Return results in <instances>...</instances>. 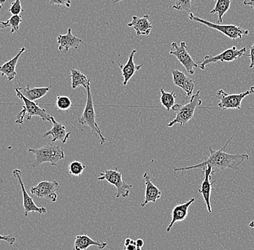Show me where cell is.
Masks as SVG:
<instances>
[{
	"instance_id": "obj_1",
	"label": "cell",
	"mask_w": 254,
	"mask_h": 250,
	"mask_svg": "<svg viewBox=\"0 0 254 250\" xmlns=\"http://www.w3.org/2000/svg\"><path fill=\"white\" fill-rule=\"evenodd\" d=\"M233 137L230 138L225 146L220 150H214L212 147H209V155L204 162L198 165L190 166V167H182V168H174L175 173L177 171H183L184 170L193 169V168H203L206 166H211L212 168V173L214 172L222 171L227 168H232L236 171H241L239 166L245 160H249V156L247 154H230L225 152V148L228 146Z\"/></svg>"
},
{
	"instance_id": "obj_2",
	"label": "cell",
	"mask_w": 254,
	"mask_h": 250,
	"mask_svg": "<svg viewBox=\"0 0 254 250\" xmlns=\"http://www.w3.org/2000/svg\"><path fill=\"white\" fill-rule=\"evenodd\" d=\"M28 151L35 156L34 162L31 165L32 168H36L44 163L57 166L64 159V152L60 145L48 144L40 149H29Z\"/></svg>"
},
{
	"instance_id": "obj_3",
	"label": "cell",
	"mask_w": 254,
	"mask_h": 250,
	"mask_svg": "<svg viewBox=\"0 0 254 250\" xmlns=\"http://www.w3.org/2000/svg\"><path fill=\"white\" fill-rule=\"evenodd\" d=\"M86 90L87 101L83 113L82 115H79L77 113H74V114H76L78 118L79 124L90 127L91 133L98 136L101 141V144L103 145L106 143V139L98 126V122H96V114H95L93 94L91 93L90 85L87 87Z\"/></svg>"
},
{
	"instance_id": "obj_4",
	"label": "cell",
	"mask_w": 254,
	"mask_h": 250,
	"mask_svg": "<svg viewBox=\"0 0 254 250\" xmlns=\"http://www.w3.org/2000/svg\"><path fill=\"white\" fill-rule=\"evenodd\" d=\"M15 90L17 97L23 102V109L17 114L15 123L22 125L24 122V118L26 117L27 122L31 121L33 117H39L43 121L52 122L54 117L48 114L47 111L40 107L39 104L35 101L28 99L21 93L18 87H15Z\"/></svg>"
},
{
	"instance_id": "obj_5",
	"label": "cell",
	"mask_w": 254,
	"mask_h": 250,
	"mask_svg": "<svg viewBox=\"0 0 254 250\" xmlns=\"http://www.w3.org/2000/svg\"><path fill=\"white\" fill-rule=\"evenodd\" d=\"M201 104L202 100L200 98V90H198L194 95H191L190 101L187 104L181 105L176 103L172 108L173 111L176 112V117L174 120L168 124V127H173L176 124H179L180 126L187 125L190 119H193L195 110Z\"/></svg>"
},
{
	"instance_id": "obj_6",
	"label": "cell",
	"mask_w": 254,
	"mask_h": 250,
	"mask_svg": "<svg viewBox=\"0 0 254 250\" xmlns=\"http://www.w3.org/2000/svg\"><path fill=\"white\" fill-rule=\"evenodd\" d=\"M190 20L198 22V23L205 25L209 28L217 30V31L221 32L227 37L230 39H242L243 36L249 35V30H245L241 27L237 26L235 25H220V24H214L204 19L200 18L194 15L193 12H190L189 16Z\"/></svg>"
},
{
	"instance_id": "obj_7",
	"label": "cell",
	"mask_w": 254,
	"mask_h": 250,
	"mask_svg": "<svg viewBox=\"0 0 254 250\" xmlns=\"http://www.w3.org/2000/svg\"><path fill=\"white\" fill-rule=\"evenodd\" d=\"M98 180L103 181L106 180L112 185L115 186L117 189L116 198L119 197H127L130 193V189L133 187L131 184L125 182L122 179V173L119 172L117 168L116 169H107L103 173H100Z\"/></svg>"
},
{
	"instance_id": "obj_8",
	"label": "cell",
	"mask_w": 254,
	"mask_h": 250,
	"mask_svg": "<svg viewBox=\"0 0 254 250\" xmlns=\"http://www.w3.org/2000/svg\"><path fill=\"white\" fill-rule=\"evenodd\" d=\"M246 47H243L242 49H238L236 47H233L227 50L224 51L220 55L216 56L206 55L202 60L200 61L199 68L202 71L205 69L206 65L211 63H215L217 62H233L234 60L241 58L242 56L244 55V53H246Z\"/></svg>"
},
{
	"instance_id": "obj_9",
	"label": "cell",
	"mask_w": 254,
	"mask_h": 250,
	"mask_svg": "<svg viewBox=\"0 0 254 250\" xmlns=\"http://www.w3.org/2000/svg\"><path fill=\"white\" fill-rule=\"evenodd\" d=\"M169 54L171 55L175 56L177 58V60L188 72V73H190V75L194 74V69L198 68V64L193 61V59L187 51L186 42L182 41L180 46L178 45L176 42H173L171 44V49Z\"/></svg>"
},
{
	"instance_id": "obj_10",
	"label": "cell",
	"mask_w": 254,
	"mask_h": 250,
	"mask_svg": "<svg viewBox=\"0 0 254 250\" xmlns=\"http://www.w3.org/2000/svg\"><path fill=\"white\" fill-rule=\"evenodd\" d=\"M252 93L249 90L239 94H229L220 89L217 93V98L220 100L218 106L222 110L241 109L243 100Z\"/></svg>"
},
{
	"instance_id": "obj_11",
	"label": "cell",
	"mask_w": 254,
	"mask_h": 250,
	"mask_svg": "<svg viewBox=\"0 0 254 250\" xmlns=\"http://www.w3.org/2000/svg\"><path fill=\"white\" fill-rule=\"evenodd\" d=\"M60 188V184L56 180L53 181H43L39 182L36 187H32L31 193L39 198H45L55 203L58 198L57 191Z\"/></svg>"
},
{
	"instance_id": "obj_12",
	"label": "cell",
	"mask_w": 254,
	"mask_h": 250,
	"mask_svg": "<svg viewBox=\"0 0 254 250\" xmlns=\"http://www.w3.org/2000/svg\"><path fill=\"white\" fill-rule=\"evenodd\" d=\"M13 176L18 179L19 183H20V188H21L22 194H23V207H24V216L25 217L28 216L29 213L34 212V213H38L39 214H44L47 213V209L44 207H39L36 205L35 202L33 201V199L32 198L31 196L28 195V192L25 189V184H24L23 179V173L21 170L15 169L13 171Z\"/></svg>"
},
{
	"instance_id": "obj_13",
	"label": "cell",
	"mask_w": 254,
	"mask_h": 250,
	"mask_svg": "<svg viewBox=\"0 0 254 250\" xmlns=\"http://www.w3.org/2000/svg\"><path fill=\"white\" fill-rule=\"evenodd\" d=\"M204 173V179H202L201 187L198 189V192L202 195L205 202L206 208L209 213H212V206L210 203L211 192H212V185L215 181H211V174L212 173V168L211 166H206L202 168Z\"/></svg>"
},
{
	"instance_id": "obj_14",
	"label": "cell",
	"mask_w": 254,
	"mask_h": 250,
	"mask_svg": "<svg viewBox=\"0 0 254 250\" xmlns=\"http://www.w3.org/2000/svg\"><path fill=\"white\" fill-rule=\"evenodd\" d=\"M171 73H172L174 85L180 87L184 91L186 92L187 93L186 98L191 97L195 87L193 81L188 76H186L184 72L179 71L178 70H173Z\"/></svg>"
},
{
	"instance_id": "obj_15",
	"label": "cell",
	"mask_w": 254,
	"mask_h": 250,
	"mask_svg": "<svg viewBox=\"0 0 254 250\" xmlns=\"http://www.w3.org/2000/svg\"><path fill=\"white\" fill-rule=\"evenodd\" d=\"M143 179L145 181L146 189L144 201L141 204L142 208H144L148 203H156L157 200H159L162 195L161 191L151 181L150 175L147 172L143 174Z\"/></svg>"
},
{
	"instance_id": "obj_16",
	"label": "cell",
	"mask_w": 254,
	"mask_h": 250,
	"mask_svg": "<svg viewBox=\"0 0 254 250\" xmlns=\"http://www.w3.org/2000/svg\"><path fill=\"white\" fill-rule=\"evenodd\" d=\"M195 200H196V199L193 197V198L190 199L186 203L180 204V205L174 207V209L171 212L172 219H171L169 226L167 228V232H169L171 231V229H172L176 222H182L186 219V218L188 216L189 208L192 205V203H194Z\"/></svg>"
},
{
	"instance_id": "obj_17",
	"label": "cell",
	"mask_w": 254,
	"mask_h": 250,
	"mask_svg": "<svg viewBox=\"0 0 254 250\" xmlns=\"http://www.w3.org/2000/svg\"><path fill=\"white\" fill-rule=\"evenodd\" d=\"M150 16L144 15L142 17L134 15L132 20L127 24L130 28H134L137 36H148L152 29V25L149 20Z\"/></svg>"
},
{
	"instance_id": "obj_18",
	"label": "cell",
	"mask_w": 254,
	"mask_h": 250,
	"mask_svg": "<svg viewBox=\"0 0 254 250\" xmlns=\"http://www.w3.org/2000/svg\"><path fill=\"white\" fill-rule=\"evenodd\" d=\"M57 43L59 44V50L67 52L71 48L78 49L79 45L82 43V40L74 36L71 33V28H69L66 34L58 36Z\"/></svg>"
},
{
	"instance_id": "obj_19",
	"label": "cell",
	"mask_w": 254,
	"mask_h": 250,
	"mask_svg": "<svg viewBox=\"0 0 254 250\" xmlns=\"http://www.w3.org/2000/svg\"><path fill=\"white\" fill-rule=\"evenodd\" d=\"M136 52V49L132 50V52L130 54L129 57H128V61H127L126 65L118 63L119 68L122 71V76L124 77L123 85L125 86L128 84V81L134 76L135 73L136 71H139L143 65H144V64H142L140 65H135L134 58Z\"/></svg>"
},
{
	"instance_id": "obj_20",
	"label": "cell",
	"mask_w": 254,
	"mask_h": 250,
	"mask_svg": "<svg viewBox=\"0 0 254 250\" xmlns=\"http://www.w3.org/2000/svg\"><path fill=\"white\" fill-rule=\"evenodd\" d=\"M52 128L44 134V138H47L48 136L52 137V143H55L56 141H60L63 143H66L69 139L70 136V132H67L66 127L63 124L57 122L54 118L52 120Z\"/></svg>"
},
{
	"instance_id": "obj_21",
	"label": "cell",
	"mask_w": 254,
	"mask_h": 250,
	"mask_svg": "<svg viewBox=\"0 0 254 250\" xmlns=\"http://www.w3.org/2000/svg\"><path fill=\"white\" fill-rule=\"evenodd\" d=\"M25 51V48L22 47L21 49L19 50L18 53H17L13 58L11 59L9 61L6 62V63H4V65H1V68H0L1 76H5L9 82L15 79L16 75H17V73H16V66H17V62H18L20 56L23 55Z\"/></svg>"
},
{
	"instance_id": "obj_22",
	"label": "cell",
	"mask_w": 254,
	"mask_h": 250,
	"mask_svg": "<svg viewBox=\"0 0 254 250\" xmlns=\"http://www.w3.org/2000/svg\"><path fill=\"white\" fill-rule=\"evenodd\" d=\"M91 246H95L98 249L103 250L107 246V243L95 241L86 235H77L75 237L73 250H86Z\"/></svg>"
},
{
	"instance_id": "obj_23",
	"label": "cell",
	"mask_w": 254,
	"mask_h": 250,
	"mask_svg": "<svg viewBox=\"0 0 254 250\" xmlns=\"http://www.w3.org/2000/svg\"><path fill=\"white\" fill-rule=\"evenodd\" d=\"M51 87L52 85L48 87H31V85L28 84L25 87H18V88L25 98L32 101H36V100L45 96L50 91Z\"/></svg>"
},
{
	"instance_id": "obj_24",
	"label": "cell",
	"mask_w": 254,
	"mask_h": 250,
	"mask_svg": "<svg viewBox=\"0 0 254 250\" xmlns=\"http://www.w3.org/2000/svg\"><path fill=\"white\" fill-rule=\"evenodd\" d=\"M70 72L72 89L77 88L78 86H82L87 89L90 85V80L87 79L83 73L76 69H70Z\"/></svg>"
},
{
	"instance_id": "obj_25",
	"label": "cell",
	"mask_w": 254,
	"mask_h": 250,
	"mask_svg": "<svg viewBox=\"0 0 254 250\" xmlns=\"http://www.w3.org/2000/svg\"><path fill=\"white\" fill-rule=\"evenodd\" d=\"M216 1L214 9L210 11V14L217 13L218 22L222 23V17L229 10L231 0H214Z\"/></svg>"
},
{
	"instance_id": "obj_26",
	"label": "cell",
	"mask_w": 254,
	"mask_h": 250,
	"mask_svg": "<svg viewBox=\"0 0 254 250\" xmlns=\"http://www.w3.org/2000/svg\"><path fill=\"white\" fill-rule=\"evenodd\" d=\"M160 93H161L160 102L162 106L166 108L167 111H169L170 110H172V108L176 104V95L174 90H173L171 93H168L165 91L164 88H160Z\"/></svg>"
},
{
	"instance_id": "obj_27",
	"label": "cell",
	"mask_w": 254,
	"mask_h": 250,
	"mask_svg": "<svg viewBox=\"0 0 254 250\" xmlns=\"http://www.w3.org/2000/svg\"><path fill=\"white\" fill-rule=\"evenodd\" d=\"M22 17L20 15H12L6 21H1V29L4 28H10L11 33H14L15 32H18L20 29V24L22 23Z\"/></svg>"
},
{
	"instance_id": "obj_28",
	"label": "cell",
	"mask_w": 254,
	"mask_h": 250,
	"mask_svg": "<svg viewBox=\"0 0 254 250\" xmlns=\"http://www.w3.org/2000/svg\"><path fill=\"white\" fill-rule=\"evenodd\" d=\"M72 106L70 98L66 95H60L57 94V100L55 102L54 106L57 109L61 110V111H67Z\"/></svg>"
},
{
	"instance_id": "obj_29",
	"label": "cell",
	"mask_w": 254,
	"mask_h": 250,
	"mask_svg": "<svg viewBox=\"0 0 254 250\" xmlns=\"http://www.w3.org/2000/svg\"><path fill=\"white\" fill-rule=\"evenodd\" d=\"M85 168H86L85 165L78 161H74L68 166L69 173L75 176H81L85 171Z\"/></svg>"
},
{
	"instance_id": "obj_30",
	"label": "cell",
	"mask_w": 254,
	"mask_h": 250,
	"mask_svg": "<svg viewBox=\"0 0 254 250\" xmlns=\"http://www.w3.org/2000/svg\"><path fill=\"white\" fill-rule=\"evenodd\" d=\"M192 0H175L173 8L176 10H184L187 12L191 11Z\"/></svg>"
},
{
	"instance_id": "obj_31",
	"label": "cell",
	"mask_w": 254,
	"mask_h": 250,
	"mask_svg": "<svg viewBox=\"0 0 254 250\" xmlns=\"http://www.w3.org/2000/svg\"><path fill=\"white\" fill-rule=\"evenodd\" d=\"M8 11L12 15H18L22 13V12H25L23 7H22L20 0H15L13 2H12L10 7L8 9Z\"/></svg>"
},
{
	"instance_id": "obj_32",
	"label": "cell",
	"mask_w": 254,
	"mask_h": 250,
	"mask_svg": "<svg viewBox=\"0 0 254 250\" xmlns=\"http://www.w3.org/2000/svg\"><path fill=\"white\" fill-rule=\"evenodd\" d=\"M50 4L58 6H65L66 7H71V0H47Z\"/></svg>"
},
{
	"instance_id": "obj_33",
	"label": "cell",
	"mask_w": 254,
	"mask_h": 250,
	"mask_svg": "<svg viewBox=\"0 0 254 250\" xmlns=\"http://www.w3.org/2000/svg\"><path fill=\"white\" fill-rule=\"evenodd\" d=\"M0 239L3 241H5L6 243L9 244V245H12L15 243L16 240L13 236L9 235H1L0 236Z\"/></svg>"
},
{
	"instance_id": "obj_34",
	"label": "cell",
	"mask_w": 254,
	"mask_h": 250,
	"mask_svg": "<svg viewBox=\"0 0 254 250\" xmlns=\"http://www.w3.org/2000/svg\"><path fill=\"white\" fill-rule=\"evenodd\" d=\"M250 51V55H248L249 56L251 60V65H249V68H254V44L251 47Z\"/></svg>"
},
{
	"instance_id": "obj_35",
	"label": "cell",
	"mask_w": 254,
	"mask_h": 250,
	"mask_svg": "<svg viewBox=\"0 0 254 250\" xmlns=\"http://www.w3.org/2000/svg\"><path fill=\"white\" fill-rule=\"evenodd\" d=\"M244 5L249 6L254 9V0H249V1H244Z\"/></svg>"
},
{
	"instance_id": "obj_36",
	"label": "cell",
	"mask_w": 254,
	"mask_h": 250,
	"mask_svg": "<svg viewBox=\"0 0 254 250\" xmlns=\"http://www.w3.org/2000/svg\"><path fill=\"white\" fill-rule=\"evenodd\" d=\"M125 250H137L138 248L136 247V244H131L128 246L125 247Z\"/></svg>"
},
{
	"instance_id": "obj_37",
	"label": "cell",
	"mask_w": 254,
	"mask_h": 250,
	"mask_svg": "<svg viewBox=\"0 0 254 250\" xmlns=\"http://www.w3.org/2000/svg\"><path fill=\"white\" fill-rule=\"evenodd\" d=\"M144 245V242L142 239H138L137 240H136V245L137 248H142Z\"/></svg>"
},
{
	"instance_id": "obj_38",
	"label": "cell",
	"mask_w": 254,
	"mask_h": 250,
	"mask_svg": "<svg viewBox=\"0 0 254 250\" xmlns=\"http://www.w3.org/2000/svg\"><path fill=\"white\" fill-rule=\"evenodd\" d=\"M131 239L127 238L125 242V247H127L128 246V245H131Z\"/></svg>"
},
{
	"instance_id": "obj_39",
	"label": "cell",
	"mask_w": 254,
	"mask_h": 250,
	"mask_svg": "<svg viewBox=\"0 0 254 250\" xmlns=\"http://www.w3.org/2000/svg\"><path fill=\"white\" fill-rule=\"evenodd\" d=\"M249 227L251 228H254V221H252V222L249 224Z\"/></svg>"
},
{
	"instance_id": "obj_40",
	"label": "cell",
	"mask_w": 254,
	"mask_h": 250,
	"mask_svg": "<svg viewBox=\"0 0 254 250\" xmlns=\"http://www.w3.org/2000/svg\"><path fill=\"white\" fill-rule=\"evenodd\" d=\"M251 91L252 92V93H254V86H252L250 88Z\"/></svg>"
},
{
	"instance_id": "obj_41",
	"label": "cell",
	"mask_w": 254,
	"mask_h": 250,
	"mask_svg": "<svg viewBox=\"0 0 254 250\" xmlns=\"http://www.w3.org/2000/svg\"><path fill=\"white\" fill-rule=\"evenodd\" d=\"M123 1V0H114V4H115V3L117 2H120V1Z\"/></svg>"
},
{
	"instance_id": "obj_42",
	"label": "cell",
	"mask_w": 254,
	"mask_h": 250,
	"mask_svg": "<svg viewBox=\"0 0 254 250\" xmlns=\"http://www.w3.org/2000/svg\"><path fill=\"white\" fill-rule=\"evenodd\" d=\"M142 250V248H138V250Z\"/></svg>"
},
{
	"instance_id": "obj_43",
	"label": "cell",
	"mask_w": 254,
	"mask_h": 250,
	"mask_svg": "<svg viewBox=\"0 0 254 250\" xmlns=\"http://www.w3.org/2000/svg\"></svg>"
}]
</instances>
